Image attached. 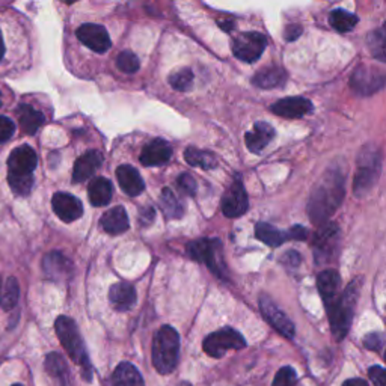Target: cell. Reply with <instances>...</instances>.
I'll list each match as a JSON object with an SVG mask.
<instances>
[{
    "label": "cell",
    "instance_id": "38",
    "mask_svg": "<svg viewBox=\"0 0 386 386\" xmlns=\"http://www.w3.org/2000/svg\"><path fill=\"white\" fill-rule=\"evenodd\" d=\"M117 67L121 69L122 73L131 74V73L137 71L139 67H141V64H139V59H137L135 53L122 52V53H120L118 58H117Z\"/></svg>",
    "mask_w": 386,
    "mask_h": 386
},
{
    "label": "cell",
    "instance_id": "26",
    "mask_svg": "<svg viewBox=\"0 0 386 386\" xmlns=\"http://www.w3.org/2000/svg\"><path fill=\"white\" fill-rule=\"evenodd\" d=\"M113 193L112 183L104 179V177H97L92 180L88 186V195L91 204L94 207H104L109 205Z\"/></svg>",
    "mask_w": 386,
    "mask_h": 386
},
{
    "label": "cell",
    "instance_id": "23",
    "mask_svg": "<svg viewBox=\"0 0 386 386\" xmlns=\"http://www.w3.org/2000/svg\"><path fill=\"white\" fill-rule=\"evenodd\" d=\"M44 272L52 280H63L73 272V262L60 252H50L43 261Z\"/></svg>",
    "mask_w": 386,
    "mask_h": 386
},
{
    "label": "cell",
    "instance_id": "4",
    "mask_svg": "<svg viewBox=\"0 0 386 386\" xmlns=\"http://www.w3.org/2000/svg\"><path fill=\"white\" fill-rule=\"evenodd\" d=\"M180 335L172 326H161L152 341V365L160 374H171L179 365Z\"/></svg>",
    "mask_w": 386,
    "mask_h": 386
},
{
    "label": "cell",
    "instance_id": "44",
    "mask_svg": "<svg viewBox=\"0 0 386 386\" xmlns=\"http://www.w3.org/2000/svg\"><path fill=\"white\" fill-rule=\"evenodd\" d=\"M302 34V27L299 25H288L287 29H285L284 36H285V41H295Z\"/></svg>",
    "mask_w": 386,
    "mask_h": 386
},
{
    "label": "cell",
    "instance_id": "48",
    "mask_svg": "<svg viewBox=\"0 0 386 386\" xmlns=\"http://www.w3.org/2000/svg\"><path fill=\"white\" fill-rule=\"evenodd\" d=\"M343 386H368V383L364 379H359V377H354V379H349L343 383Z\"/></svg>",
    "mask_w": 386,
    "mask_h": 386
},
{
    "label": "cell",
    "instance_id": "31",
    "mask_svg": "<svg viewBox=\"0 0 386 386\" xmlns=\"http://www.w3.org/2000/svg\"><path fill=\"white\" fill-rule=\"evenodd\" d=\"M184 159H186L190 166H198L203 169H213L218 166V159H216L214 154L193 148V146H189V148L184 151Z\"/></svg>",
    "mask_w": 386,
    "mask_h": 386
},
{
    "label": "cell",
    "instance_id": "7",
    "mask_svg": "<svg viewBox=\"0 0 386 386\" xmlns=\"http://www.w3.org/2000/svg\"><path fill=\"white\" fill-rule=\"evenodd\" d=\"M246 341L240 332L233 328H222L205 337L203 343L204 352L212 358H223L228 350H242Z\"/></svg>",
    "mask_w": 386,
    "mask_h": 386
},
{
    "label": "cell",
    "instance_id": "24",
    "mask_svg": "<svg viewBox=\"0 0 386 386\" xmlns=\"http://www.w3.org/2000/svg\"><path fill=\"white\" fill-rule=\"evenodd\" d=\"M339 275L337 270H323V272L317 277V287L320 291V296L324 302V306L330 305L334 300L338 297V290H339Z\"/></svg>",
    "mask_w": 386,
    "mask_h": 386
},
{
    "label": "cell",
    "instance_id": "50",
    "mask_svg": "<svg viewBox=\"0 0 386 386\" xmlns=\"http://www.w3.org/2000/svg\"><path fill=\"white\" fill-rule=\"evenodd\" d=\"M179 386H192L190 383H188V382H183V383H180Z\"/></svg>",
    "mask_w": 386,
    "mask_h": 386
},
{
    "label": "cell",
    "instance_id": "32",
    "mask_svg": "<svg viewBox=\"0 0 386 386\" xmlns=\"http://www.w3.org/2000/svg\"><path fill=\"white\" fill-rule=\"evenodd\" d=\"M45 370H47V373L53 379L59 381L63 385H67L69 370L65 359L60 356L59 353H50L49 356L45 358Z\"/></svg>",
    "mask_w": 386,
    "mask_h": 386
},
{
    "label": "cell",
    "instance_id": "12",
    "mask_svg": "<svg viewBox=\"0 0 386 386\" xmlns=\"http://www.w3.org/2000/svg\"><path fill=\"white\" fill-rule=\"evenodd\" d=\"M76 35L82 44L95 53H106L112 45L111 36L107 34L106 27L102 25L87 23V25H82L77 29Z\"/></svg>",
    "mask_w": 386,
    "mask_h": 386
},
{
    "label": "cell",
    "instance_id": "1",
    "mask_svg": "<svg viewBox=\"0 0 386 386\" xmlns=\"http://www.w3.org/2000/svg\"><path fill=\"white\" fill-rule=\"evenodd\" d=\"M344 198V177L341 171L330 169L324 174L317 186L314 188L310 203H308V214L313 223L326 222L330 214L341 204Z\"/></svg>",
    "mask_w": 386,
    "mask_h": 386
},
{
    "label": "cell",
    "instance_id": "43",
    "mask_svg": "<svg viewBox=\"0 0 386 386\" xmlns=\"http://www.w3.org/2000/svg\"><path fill=\"white\" fill-rule=\"evenodd\" d=\"M364 345L365 349L373 350V352H381L383 349V337L377 332H373V334H368L364 338Z\"/></svg>",
    "mask_w": 386,
    "mask_h": 386
},
{
    "label": "cell",
    "instance_id": "3",
    "mask_svg": "<svg viewBox=\"0 0 386 386\" xmlns=\"http://www.w3.org/2000/svg\"><path fill=\"white\" fill-rule=\"evenodd\" d=\"M55 330L60 344H63L65 352L68 353V356L82 368L83 379L91 382L92 365L76 321L69 317H65V315H60L55 323Z\"/></svg>",
    "mask_w": 386,
    "mask_h": 386
},
{
    "label": "cell",
    "instance_id": "42",
    "mask_svg": "<svg viewBox=\"0 0 386 386\" xmlns=\"http://www.w3.org/2000/svg\"><path fill=\"white\" fill-rule=\"evenodd\" d=\"M370 381L373 382L374 386H386V373L385 368L381 365H373L368 368Z\"/></svg>",
    "mask_w": 386,
    "mask_h": 386
},
{
    "label": "cell",
    "instance_id": "33",
    "mask_svg": "<svg viewBox=\"0 0 386 386\" xmlns=\"http://www.w3.org/2000/svg\"><path fill=\"white\" fill-rule=\"evenodd\" d=\"M329 23L338 32H349V30L354 29L358 23V17L354 14L345 11V10H334L329 15Z\"/></svg>",
    "mask_w": 386,
    "mask_h": 386
},
{
    "label": "cell",
    "instance_id": "45",
    "mask_svg": "<svg viewBox=\"0 0 386 386\" xmlns=\"http://www.w3.org/2000/svg\"><path fill=\"white\" fill-rule=\"evenodd\" d=\"M282 262L285 266L297 267L300 264V256L296 251H288V252H285V256L282 257Z\"/></svg>",
    "mask_w": 386,
    "mask_h": 386
},
{
    "label": "cell",
    "instance_id": "8",
    "mask_svg": "<svg viewBox=\"0 0 386 386\" xmlns=\"http://www.w3.org/2000/svg\"><path fill=\"white\" fill-rule=\"evenodd\" d=\"M267 45L266 36L260 32H245L234 38L233 53L237 59L246 64L256 63Z\"/></svg>",
    "mask_w": 386,
    "mask_h": 386
},
{
    "label": "cell",
    "instance_id": "18",
    "mask_svg": "<svg viewBox=\"0 0 386 386\" xmlns=\"http://www.w3.org/2000/svg\"><path fill=\"white\" fill-rule=\"evenodd\" d=\"M102 165H103V157L98 151L91 150L88 152L82 154V156L76 160L74 171H73V181L82 183V181L89 180Z\"/></svg>",
    "mask_w": 386,
    "mask_h": 386
},
{
    "label": "cell",
    "instance_id": "35",
    "mask_svg": "<svg viewBox=\"0 0 386 386\" xmlns=\"http://www.w3.org/2000/svg\"><path fill=\"white\" fill-rule=\"evenodd\" d=\"M8 183L15 195L26 196L34 188V174L21 175V174H8Z\"/></svg>",
    "mask_w": 386,
    "mask_h": 386
},
{
    "label": "cell",
    "instance_id": "13",
    "mask_svg": "<svg viewBox=\"0 0 386 386\" xmlns=\"http://www.w3.org/2000/svg\"><path fill=\"white\" fill-rule=\"evenodd\" d=\"M52 205L58 218L67 223L80 219L83 214V205L80 201L65 192L55 193L52 198Z\"/></svg>",
    "mask_w": 386,
    "mask_h": 386
},
{
    "label": "cell",
    "instance_id": "47",
    "mask_svg": "<svg viewBox=\"0 0 386 386\" xmlns=\"http://www.w3.org/2000/svg\"><path fill=\"white\" fill-rule=\"evenodd\" d=\"M154 219V210L151 207H145L141 210V222L144 223H150Z\"/></svg>",
    "mask_w": 386,
    "mask_h": 386
},
{
    "label": "cell",
    "instance_id": "51",
    "mask_svg": "<svg viewBox=\"0 0 386 386\" xmlns=\"http://www.w3.org/2000/svg\"><path fill=\"white\" fill-rule=\"evenodd\" d=\"M0 293H2V282H0Z\"/></svg>",
    "mask_w": 386,
    "mask_h": 386
},
{
    "label": "cell",
    "instance_id": "46",
    "mask_svg": "<svg viewBox=\"0 0 386 386\" xmlns=\"http://www.w3.org/2000/svg\"><path fill=\"white\" fill-rule=\"evenodd\" d=\"M287 237H288V238H293V240H305V238L308 237V231H306L304 227L296 225V227H293V228L288 231Z\"/></svg>",
    "mask_w": 386,
    "mask_h": 386
},
{
    "label": "cell",
    "instance_id": "40",
    "mask_svg": "<svg viewBox=\"0 0 386 386\" xmlns=\"http://www.w3.org/2000/svg\"><path fill=\"white\" fill-rule=\"evenodd\" d=\"M177 186H179V189L184 193V195H189V196L195 195L198 189L195 179L189 174H181L179 177V180H177Z\"/></svg>",
    "mask_w": 386,
    "mask_h": 386
},
{
    "label": "cell",
    "instance_id": "19",
    "mask_svg": "<svg viewBox=\"0 0 386 386\" xmlns=\"http://www.w3.org/2000/svg\"><path fill=\"white\" fill-rule=\"evenodd\" d=\"M137 295L136 290L128 282H118L111 287L109 290V302L117 311L126 313L136 305Z\"/></svg>",
    "mask_w": 386,
    "mask_h": 386
},
{
    "label": "cell",
    "instance_id": "10",
    "mask_svg": "<svg viewBox=\"0 0 386 386\" xmlns=\"http://www.w3.org/2000/svg\"><path fill=\"white\" fill-rule=\"evenodd\" d=\"M249 201H248V193L243 186L242 180L237 179L233 181V184L227 189L222 196V212L229 219L240 218L246 212H248Z\"/></svg>",
    "mask_w": 386,
    "mask_h": 386
},
{
    "label": "cell",
    "instance_id": "34",
    "mask_svg": "<svg viewBox=\"0 0 386 386\" xmlns=\"http://www.w3.org/2000/svg\"><path fill=\"white\" fill-rule=\"evenodd\" d=\"M19 297V282L15 281V277H8L6 282L2 285V293H0V306H2L5 311H10L17 305Z\"/></svg>",
    "mask_w": 386,
    "mask_h": 386
},
{
    "label": "cell",
    "instance_id": "52",
    "mask_svg": "<svg viewBox=\"0 0 386 386\" xmlns=\"http://www.w3.org/2000/svg\"><path fill=\"white\" fill-rule=\"evenodd\" d=\"M0 106H2V95H0Z\"/></svg>",
    "mask_w": 386,
    "mask_h": 386
},
{
    "label": "cell",
    "instance_id": "2",
    "mask_svg": "<svg viewBox=\"0 0 386 386\" xmlns=\"http://www.w3.org/2000/svg\"><path fill=\"white\" fill-rule=\"evenodd\" d=\"M361 284V277H356L352 284L347 285V288L341 295H338L334 302L326 306L332 334H334L337 341H343L350 329L354 306H356L359 297Z\"/></svg>",
    "mask_w": 386,
    "mask_h": 386
},
{
    "label": "cell",
    "instance_id": "11",
    "mask_svg": "<svg viewBox=\"0 0 386 386\" xmlns=\"http://www.w3.org/2000/svg\"><path fill=\"white\" fill-rule=\"evenodd\" d=\"M260 310L262 317L269 321L270 326H273L277 332H280L281 335L290 339L295 337V324H293V321L285 315L284 311H281L280 308L273 304V300L269 296L260 297Z\"/></svg>",
    "mask_w": 386,
    "mask_h": 386
},
{
    "label": "cell",
    "instance_id": "21",
    "mask_svg": "<svg viewBox=\"0 0 386 386\" xmlns=\"http://www.w3.org/2000/svg\"><path fill=\"white\" fill-rule=\"evenodd\" d=\"M117 179L120 183V188L124 190V193H127L128 196L141 195L145 189V183L142 180L141 174L137 172V169L130 165L118 166Z\"/></svg>",
    "mask_w": 386,
    "mask_h": 386
},
{
    "label": "cell",
    "instance_id": "16",
    "mask_svg": "<svg viewBox=\"0 0 386 386\" xmlns=\"http://www.w3.org/2000/svg\"><path fill=\"white\" fill-rule=\"evenodd\" d=\"M313 111V103L304 97H288L272 104V112L282 118H302Z\"/></svg>",
    "mask_w": 386,
    "mask_h": 386
},
{
    "label": "cell",
    "instance_id": "14",
    "mask_svg": "<svg viewBox=\"0 0 386 386\" xmlns=\"http://www.w3.org/2000/svg\"><path fill=\"white\" fill-rule=\"evenodd\" d=\"M338 237H339V228L335 225V223H328L326 227L321 228L319 233L315 234V240H314L315 260L319 262L329 261L337 249Z\"/></svg>",
    "mask_w": 386,
    "mask_h": 386
},
{
    "label": "cell",
    "instance_id": "27",
    "mask_svg": "<svg viewBox=\"0 0 386 386\" xmlns=\"http://www.w3.org/2000/svg\"><path fill=\"white\" fill-rule=\"evenodd\" d=\"M112 386H145V382L133 364L121 362L113 372Z\"/></svg>",
    "mask_w": 386,
    "mask_h": 386
},
{
    "label": "cell",
    "instance_id": "53",
    "mask_svg": "<svg viewBox=\"0 0 386 386\" xmlns=\"http://www.w3.org/2000/svg\"><path fill=\"white\" fill-rule=\"evenodd\" d=\"M12 386H23V385H20V383H15V385H12Z\"/></svg>",
    "mask_w": 386,
    "mask_h": 386
},
{
    "label": "cell",
    "instance_id": "30",
    "mask_svg": "<svg viewBox=\"0 0 386 386\" xmlns=\"http://www.w3.org/2000/svg\"><path fill=\"white\" fill-rule=\"evenodd\" d=\"M160 208L169 219H180L184 214L183 204L175 196V193L171 189H163L160 195Z\"/></svg>",
    "mask_w": 386,
    "mask_h": 386
},
{
    "label": "cell",
    "instance_id": "41",
    "mask_svg": "<svg viewBox=\"0 0 386 386\" xmlns=\"http://www.w3.org/2000/svg\"><path fill=\"white\" fill-rule=\"evenodd\" d=\"M15 131L14 121L6 117H0V144L10 141Z\"/></svg>",
    "mask_w": 386,
    "mask_h": 386
},
{
    "label": "cell",
    "instance_id": "39",
    "mask_svg": "<svg viewBox=\"0 0 386 386\" xmlns=\"http://www.w3.org/2000/svg\"><path fill=\"white\" fill-rule=\"evenodd\" d=\"M297 383V373L293 367H282L276 373L272 386H295Z\"/></svg>",
    "mask_w": 386,
    "mask_h": 386
},
{
    "label": "cell",
    "instance_id": "9",
    "mask_svg": "<svg viewBox=\"0 0 386 386\" xmlns=\"http://www.w3.org/2000/svg\"><path fill=\"white\" fill-rule=\"evenodd\" d=\"M385 84V76L377 68H372L367 65H361L356 69L350 79V88L359 95H373L379 92Z\"/></svg>",
    "mask_w": 386,
    "mask_h": 386
},
{
    "label": "cell",
    "instance_id": "15",
    "mask_svg": "<svg viewBox=\"0 0 386 386\" xmlns=\"http://www.w3.org/2000/svg\"><path fill=\"white\" fill-rule=\"evenodd\" d=\"M36 165V152L30 148L29 145H21L19 148L12 150V152L10 154V159H8V166H10V172L12 174H34Z\"/></svg>",
    "mask_w": 386,
    "mask_h": 386
},
{
    "label": "cell",
    "instance_id": "22",
    "mask_svg": "<svg viewBox=\"0 0 386 386\" xmlns=\"http://www.w3.org/2000/svg\"><path fill=\"white\" fill-rule=\"evenodd\" d=\"M100 223H102V227L106 233L111 236H118V234L126 233L130 227L126 208L121 205L113 207L109 212H106L103 214L102 220H100Z\"/></svg>",
    "mask_w": 386,
    "mask_h": 386
},
{
    "label": "cell",
    "instance_id": "29",
    "mask_svg": "<svg viewBox=\"0 0 386 386\" xmlns=\"http://www.w3.org/2000/svg\"><path fill=\"white\" fill-rule=\"evenodd\" d=\"M256 236L258 240L270 246V248H277V246H281L287 242V238H288L287 233H284V231L269 225V223H264V222L257 223Z\"/></svg>",
    "mask_w": 386,
    "mask_h": 386
},
{
    "label": "cell",
    "instance_id": "28",
    "mask_svg": "<svg viewBox=\"0 0 386 386\" xmlns=\"http://www.w3.org/2000/svg\"><path fill=\"white\" fill-rule=\"evenodd\" d=\"M20 127L26 135H34L44 124V115L29 104H21L17 111Z\"/></svg>",
    "mask_w": 386,
    "mask_h": 386
},
{
    "label": "cell",
    "instance_id": "36",
    "mask_svg": "<svg viewBox=\"0 0 386 386\" xmlns=\"http://www.w3.org/2000/svg\"><path fill=\"white\" fill-rule=\"evenodd\" d=\"M193 79H195V76H193L190 68H181L179 71L169 76V84H171L175 91L188 92L193 87Z\"/></svg>",
    "mask_w": 386,
    "mask_h": 386
},
{
    "label": "cell",
    "instance_id": "49",
    "mask_svg": "<svg viewBox=\"0 0 386 386\" xmlns=\"http://www.w3.org/2000/svg\"><path fill=\"white\" fill-rule=\"evenodd\" d=\"M3 56H5V43H3L2 32H0V60L3 59Z\"/></svg>",
    "mask_w": 386,
    "mask_h": 386
},
{
    "label": "cell",
    "instance_id": "20",
    "mask_svg": "<svg viewBox=\"0 0 386 386\" xmlns=\"http://www.w3.org/2000/svg\"><path fill=\"white\" fill-rule=\"evenodd\" d=\"M275 135H276V131L272 126L267 124V122L260 121L256 126H253V128L251 131L246 133L245 141L252 152H261L270 142L273 141Z\"/></svg>",
    "mask_w": 386,
    "mask_h": 386
},
{
    "label": "cell",
    "instance_id": "25",
    "mask_svg": "<svg viewBox=\"0 0 386 386\" xmlns=\"http://www.w3.org/2000/svg\"><path fill=\"white\" fill-rule=\"evenodd\" d=\"M287 82V73L281 67H269L253 76L252 83L261 89H273L281 88Z\"/></svg>",
    "mask_w": 386,
    "mask_h": 386
},
{
    "label": "cell",
    "instance_id": "6",
    "mask_svg": "<svg viewBox=\"0 0 386 386\" xmlns=\"http://www.w3.org/2000/svg\"><path fill=\"white\" fill-rule=\"evenodd\" d=\"M188 253L190 258L205 264L216 276L222 277V280L228 276L219 238H199V240L190 242L188 245Z\"/></svg>",
    "mask_w": 386,
    "mask_h": 386
},
{
    "label": "cell",
    "instance_id": "17",
    "mask_svg": "<svg viewBox=\"0 0 386 386\" xmlns=\"http://www.w3.org/2000/svg\"><path fill=\"white\" fill-rule=\"evenodd\" d=\"M172 157V146L163 139H154L145 146L141 154V163L145 166L166 165Z\"/></svg>",
    "mask_w": 386,
    "mask_h": 386
},
{
    "label": "cell",
    "instance_id": "5",
    "mask_svg": "<svg viewBox=\"0 0 386 386\" xmlns=\"http://www.w3.org/2000/svg\"><path fill=\"white\" fill-rule=\"evenodd\" d=\"M381 175V154L376 146H365L358 159V171L354 175L353 192L356 196H364L373 189Z\"/></svg>",
    "mask_w": 386,
    "mask_h": 386
},
{
    "label": "cell",
    "instance_id": "37",
    "mask_svg": "<svg viewBox=\"0 0 386 386\" xmlns=\"http://www.w3.org/2000/svg\"><path fill=\"white\" fill-rule=\"evenodd\" d=\"M385 27H381V29H377L374 30V32H372L368 35V47H370V52H372V55L376 58V59H379L381 63H385V59H386V55H385Z\"/></svg>",
    "mask_w": 386,
    "mask_h": 386
}]
</instances>
